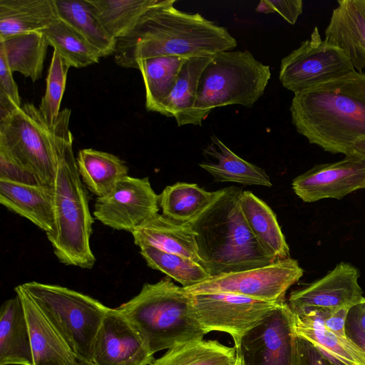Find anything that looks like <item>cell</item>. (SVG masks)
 <instances>
[{
  "label": "cell",
  "instance_id": "ac0fdd59",
  "mask_svg": "<svg viewBox=\"0 0 365 365\" xmlns=\"http://www.w3.org/2000/svg\"><path fill=\"white\" fill-rule=\"evenodd\" d=\"M15 292L21 299L28 324L34 365H81L63 339L21 284Z\"/></svg>",
  "mask_w": 365,
  "mask_h": 365
},
{
  "label": "cell",
  "instance_id": "8992f818",
  "mask_svg": "<svg viewBox=\"0 0 365 365\" xmlns=\"http://www.w3.org/2000/svg\"><path fill=\"white\" fill-rule=\"evenodd\" d=\"M270 78L269 66L249 51L215 53L200 76L190 125L201 126L219 107L252 106L263 95Z\"/></svg>",
  "mask_w": 365,
  "mask_h": 365
},
{
  "label": "cell",
  "instance_id": "5bb4252c",
  "mask_svg": "<svg viewBox=\"0 0 365 365\" xmlns=\"http://www.w3.org/2000/svg\"><path fill=\"white\" fill-rule=\"evenodd\" d=\"M292 186L305 202L341 199L365 188V156L353 153L339 161L316 165L295 178Z\"/></svg>",
  "mask_w": 365,
  "mask_h": 365
},
{
  "label": "cell",
  "instance_id": "83f0119b",
  "mask_svg": "<svg viewBox=\"0 0 365 365\" xmlns=\"http://www.w3.org/2000/svg\"><path fill=\"white\" fill-rule=\"evenodd\" d=\"M55 6L58 17L80 33L103 57L114 53L116 39L108 33L89 0H55Z\"/></svg>",
  "mask_w": 365,
  "mask_h": 365
},
{
  "label": "cell",
  "instance_id": "d6a6232c",
  "mask_svg": "<svg viewBox=\"0 0 365 365\" xmlns=\"http://www.w3.org/2000/svg\"><path fill=\"white\" fill-rule=\"evenodd\" d=\"M41 32L48 45L70 67L83 68L103 57L80 33L58 17Z\"/></svg>",
  "mask_w": 365,
  "mask_h": 365
},
{
  "label": "cell",
  "instance_id": "f35d334b",
  "mask_svg": "<svg viewBox=\"0 0 365 365\" xmlns=\"http://www.w3.org/2000/svg\"><path fill=\"white\" fill-rule=\"evenodd\" d=\"M4 52L0 49V93L19 107L21 106L18 86Z\"/></svg>",
  "mask_w": 365,
  "mask_h": 365
},
{
  "label": "cell",
  "instance_id": "e575fe53",
  "mask_svg": "<svg viewBox=\"0 0 365 365\" xmlns=\"http://www.w3.org/2000/svg\"><path fill=\"white\" fill-rule=\"evenodd\" d=\"M140 248V255L150 267L165 273L183 287L194 286L211 277L201 264L189 258L150 245Z\"/></svg>",
  "mask_w": 365,
  "mask_h": 365
},
{
  "label": "cell",
  "instance_id": "d6986e66",
  "mask_svg": "<svg viewBox=\"0 0 365 365\" xmlns=\"http://www.w3.org/2000/svg\"><path fill=\"white\" fill-rule=\"evenodd\" d=\"M293 318L296 335L312 343L336 365H365V350L348 336L329 330L319 309L293 312Z\"/></svg>",
  "mask_w": 365,
  "mask_h": 365
},
{
  "label": "cell",
  "instance_id": "ffe728a7",
  "mask_svg": "<svg viewBox=\"0 0 365 365\" xmlns=\"http://www.w3.org/2000/svg\"><path fill=\"white\" fill-rule=\"evenodd\" d=\"M131 233L135 244L139 247L150 245L201 264L196 234L191 222L176 221L158 213Z\"/></svg>",
  "mask_w": 365,
  "mask_h": 365
},
{
  "label": "cell",
  "instance_id": "e0dca14e",
  "mask_svg": "<svg viewBox=\"0 0 365 365\" xmlns=\"http://www.w3.org/2000/svg\"><path fill=\"white\" fill-rule=\"evenodd\" d=\"M324 40L338 46L354 69L365 73V0H339L324 31Z\"/></svg>",
  "mask_w": 365,
  "mask_h": 365
},
{
  "label": "cell",
  "instance_id": "7402d4cb",
  "mask_svg": "<svg viewBox=\"0 0 365 365\" xmlns=\"http://www.w3.org/2000/svg\"><path fill=\"white\" fill-rule=\"evenodd\" d=\"M0 365H34L26 317L17 293L1 307Z\"/></svg>",
  "mask_w": 365,
  "mask_h": 365
},
{
  "label": "cell",
  "instance_id": "7bdbcfd3",
  "mask_svg": "<svg viewBox=\"0 0 365 365\" xmlns=\"http://www.w3.org/2000/svg\"><path fill=\"white\" fill-rule=\"evenodd\" d=\"M346 335L365 350V332L346 324Z\"/></svg>",
  "mask_w": 365,
  "mask_h": 365
},
{
  "label": "cell",
  "instance_id": "ba28073f",
  "mask_svg": "<svg viewBox=\"0 0 365 365\" xmlns=\"http://www.w3.org/2000/svg\"><path fill=\"white\" fill-rule=\"evenodd\" d=\"M0 150L34 174L41 185L53 183L57 160L53 132L34 104L24 103L0 116Z\"/></svg>",
  "mask_w": 365,
  "mask_h": 365
},
{
  "label": "cell",
  "instance_id": "f1b7e54d",
  "mask_svg": "<svg viewBox=\"0 0 365 365\" xmlns=\"http://www.w3.org/2000/svg\"><path fill=\"white\" fill-rule=\"evenodd\" d=\"M222 189L207 191L197 184L177 182L164 188L159 195L163 215L172 220L192 222L220 195Z\"/></svg>",
  "mask_w": 365,
  "mask_h": 365
},
{
  "label": "cell",
  "instance_id": "f6af8a7d",
  "mask_svg": "<svg viewBox=\"0 0 365 365\" xmlns=\"http://www.w3.org/2000/svg\"><path fill=\"white\" fill-rule=\"evenodd\" d=\"M237 363L235 365H243L241 358L237 354Z\"/></svg>",
  "mask_w": 365,
  "mask_h": 365
},
{
  "label": "cell",
  "instance_id": "30bf717a",
  "mask_svg": "<svg viewBox=\"0 0 365 365\" xmlns=\"http://www.w3.org/2000/svg\"><path fill=\"white\" fill-rule=\"evenodd\" d=\"M303 274L298 262L290 257L261 267L212 277L184 288L190 294L228 292L281 304L285 302L287 291Z\"/></svg>",
  "mask_w": 365,
  "mask_h": 365
},
{
  "label": "cell",
  "instance_id": "ab89813d",
  "mask_svg": "<svg viewBox=\"0 0 365 365\" xmlns=\"http://www.w3.org/2000/svg\"><path fill=\"white\" fill-rule=\"evenodd\" d=\"M270 13H278L289 24L294 25L302 14V0H267Z\"/></svg>",
  "mask_w": 365,
  "mask_h": 365
},
{
  "label": "cell",
  "instance_id": "52a82bcc",
  "mask_svg": "<svg viewBox=\"0 0 365 365\" xmlns=\"http://www.w3.org/2000/svg\"><path fill=\"white\" fill-rule=\"evenodd\" d=\"M21 286L77 359L93 363L95 340L109 307L90 296L59 285L29 282Z\"/></svg>",
  "mask_w": 365,
  "mask_h": 365
},
{
  "label": "cell",
  "instance_id": "2e32d148",
  "mask_svg": "<svg viewBox=\"0 0 365 365\" xmlns=\"http://www.w3.org/2000/svg\"><path fill=\"white\" fill-rule=\"evenodd\" d=\"M155 359L140 334L116 309L107 312L93 348L96 365H150Z\"/></svg>",
  "mask_w": 365,
  "mask_h": 365
},
{
  "label": "cell",
  "instance_id": "9c48e42d",
  "mask_svg": "<svg viewBox=\"0 0 365 365\" xmlns=\"http://www.w3.org/2000/svg\"><path fill=\"white\" fill-rule=\"evenodd\" d=\"M354 71L345 53L322 39L316 26L309 39L282 58L279 79L294 94Z\"/></svg>",
  "mask_w": 365,
  "mask_h": 365
},
{
  "label": "cell",
  "instance_id": "ee69618b",
  "mask_svg": "<svg viewBox=\"0 0 365 365\" xmlns=\"http://www.w3.org/2000/svg\"><path fill=\"white\" fill-rule=\"evenodd\" d=\"M353 152L365 156V138L357 140L353 145Z\"/></svg>",
  "mask_w": 365,
  "mask_h": 365
},
{
  "label": "cell",
  "instance_id": "7a4b0ae2",
  "mask_svg": "<svg viewBox=\"0 0 365 365\" xmlns=\"http://www.w3.org/2000/svg\"><path fill=\"white\" fill-rule=\"evenodd\" d=\"M292 122L309 143L344 155L365 138V73L346 76L294 94Z\"/></svg>",
  "mask_w": 365,
  "mask_h": 365
},
{
  "label": "cell",
  "instance_id": "8d00e7d4",
  "mask_svg": "<svg viewBox=\"0 0 365 365\" xmlns=\"http://www.w3.org/2000/svg\"><path fill=\"white\" fill-rule=\"evenodd\" d=\"M0 180L31 185H41L34 174L1 150H0Z\"/></svg>",
  "mask_w": 365,
  "mask_h": 365
},
{
  "label": "cell",
  "instance_id": "60d3db41",
  "mask_svg": "<svg viewBox=\"0 0 365 365\" xmlns=\"http://www.w3.org/2000/svg\"><path fill=\"white\" fill-rule=\"evenodd\" d=\"M325 327L332 332L343 337H347L346 323L349 309H319Z\"/></svg>",
  "mask_w": 365,
  "mask_h": 365
},
{
  "label": "cell",
  "instance_id": "4fadbf2b",
  "mask_svg": "<svg viewBox=\"0 0 365 365\" xmlns=\"http://www.w3.org/2000/svg\"><path fill=\"white\" fill-rule=\"evenodd\" d=\"M159 195L148 178L126 176L108 194L98 197L94 217L112 229L132 232L158 214Z\"/></svg>",
  "mask_w": 365,
  "mask_h": 365
},
{
  "label": "cell",
  "instance_id": "44dd1931",
  "mask_svg": "<svg viewBox=\"0 0 365 365\" xmlns=\"http://www.w3.org/2000/svg\"><path fill=\"white\" fill-rule=\"evenodd\" d=\"M0 203L46 232L54 230L51 186L0 180Z\"/></svg>",
  "mask_w": 365,
  "mask_h": 365
},
{
  "label": "cell",
  "instance_id": "f546056e",
  "mask_svg": "<svg viewBox=\"0 0 365 365\" xmlns=\"http://www.w3.org/2000/svg\"><path fill=\"white\" fill-rule=\"evenodd\" d=\"M48 46L41 31L20 34L0 40V49L11 71L19 72L33 82L42 76Z\"/></svg>",
  "mask_w": 365,
  "mask_h": 365
},
{
  "label": "cell",
  "instance_id": "603a6c76",
  "mask_svg": "<svg viewBox=\"0 0 365 365\" xmlns=\"http://www.w3.org/2000/svg\"><path fill=\"white\" fill-rule=\"evenodd\" d=\"M205 160L199 165L217 182L272 187L270 178L261 168L250 163L225 145L217 136L203 150Z\"/></svg>",
  "mask_w": 365,
  "mask_h": 365
},
{
  "label": "cell",
  "instance_id": "d590c367",
  "mask_svg": "<svg viewBox=\"0 0 365 365\" xmlns=\"http://www.w3.org/2000/svg\"><path fill=\"white\" fill-rule=\"evenodd\" d=\"M70 66L53 50L46 78V89L38 110L48 128H52L60 113L68 71Z\"/></svg>",
  "mask_w": 365,
  "mask_h": 365
},
{
  "label": "cell",
  "instance_id": "cb8c5ba5",
  "mask_svg": "<svg viewBox=\"0 0 365 365\" xmlns=\"http://www.w3.org/2000/svg\"><path fill=\"white\" fill-rule=\"evenodd\" d=\"M240 205L251 232L274 260L290 258L289 247L272 210L250 191H242Z\"/></svg>",
  "mask_w": 365,
  "mask_h": 365
},
{
  "label": "cell",
  "instance_id": "277c9868",
  "mask_svg": "<svg viewBox=\"0 0 365 365\" xmlns=\"http://www.w3.org/2000/svg\"><path fill=\"white\" fill-rule=\"evenodd\" d=\"M242 190L220 195L192 223L201 265L211 277L245 271L274 261L251 232L240 205Z\"/></svg>",
  "mask_w": 365,
  "mask_h": 365
},
{
  "label": "cell",
  "instance_id": "b9f144b4",
  "mask_svg": "<svg viewBox=\"0 0 365 365\" xmlns=\"http://www.w3.org/2000/svg\"><path fill=\"white\" fill-rule=\"evenodd\" d=\"M346 324L365 332V297L349 310Z\"/></svg>",
  "mask_w": 365,
  "mask_h": 365
},
{
  "label": "cell",
  "instance_id": "bcb514c9",
  "mask_svg": "<svg viewBox=\"0 0 365 365\" xmlns=\"http://www.w3.org/2000/svg\"><path fill=\"white\" fill-rule=\"evenodd\" d=\"M81 365H96L94 363H90V362H84L82 361H79Z\"/></svg>",
  "mask_w": 365,
  "mask_h": 365
},
{
  "label": "cell",
  "instance_id": "6da1fadb",
  "mask_svg": "<svg viewBox=\"0 0 365 365\" xmlns=\"http://www.w3.org/2000/svg\"><path fill=\"white\" fill-rule=\"evenodd\" d=\"M175 3L162 0L129 33L116 40L113 55L117 65L136 68L140 61L150 58L212 56L237 46V40L225 27L198 13L180 11Z\"/></svg>",
  "mask_w": 365,
  "mask_h": 365
},
{
  "label": "cell",
  "instance_id": "9a60e30c",
  "mask_svg": "<svg viewBox=\"0 0 365 365\" xmlns=\"http://www.w3.org/2000/svg\"><path fill=\"white\" fill-rule=\"evenodd\" d=\"M359 270L341 262L324 277L293 290L288 305L294 313L310 309H350L364 298Z\"/></svg>",
  "mask_w": 365,
  "mask_h": 365
},
{
  "label": "cell",
  "instance_id": "836d02e7",
  "mask_svg": "<svg viewBox=\"0 0 365 365\" xmlns=\"http://www.w3.org/2000/svg\"><path fill=\"white\" fill-rule=\"evenodd\" d=\"M108 33L115 39L125 36L140 18L162 0H89Z\"/></svg>",
  "mask_w": 365,
  "mask_h": 365
},
{
  "label": "cell",
  "instance_id": "74e56055",
  "mask_svg": "<svg viewBox=\"0 0 365 365\" xmlns=\"http://www.w3.org/2000/svg\"><path fill=\"white\" fill-rule=\"evenodd\" d=\"M295 365H336L307 340L296 336Z\"/></svg>",
  "mask_w": 365,
  "mask_h": 365
},
{
  "label": "cell",
  "instance_id": "8fae6325",
  "mask_svg": "<svg viewBox=\"0 0 365 365\" xmlns=\"http://www.w3.org/2000/svg\"><path fill=\"white\" fill-rule=\"evenodd\" d=\"M192 296L196 319L205 334L212 331L227 333L235 347L247 331L279 304L228 292Z\"/></svg>",
  "mask_w": 365,
  "mask_h": 365
},
{
  "label": "cell",
  "instance_id": "1f68e13d",
  "mask_svg": "<svg viewBox=\"0 0 365 365\" xmlns=\"http://www.w3.org/2000/svg\"><path fill=\"white\" fill-rule=\"evenodd\" d=\"M237 361L235 347L202 339L174 346L150 365H235Z\"/></svg>",
  "mask_w": 365,
  "mask_h": 365
},
{
  "label": "cell",
  "instance_id": "484cf974",
  "mask_svg": "<svg viewBox=\"0 0 365 365\" xmlns=\"http://www.w3.org/2000/svg\"><path fill=\"white\" fill-rule=\"evenodd\" d=\"M76 163L83 184L97 197L109 193L128 175L125 161L112 153L93 148L79 150Z\"/></svg>",
  "mask_w": 365,
  "mask_h": 365
},
{
  "label": "cell",
  "instance_id": "7c38bea8",
  "mask_svg": "<svg viewBox=\"0 0 365 365\" xmlns=\"http://www.w3.org/2000/svg\"><path fill=\"white\" fill-rule=\"evenodd\" d=\"M293 322V312L283 302L247 331L235 347L243 365H295Z\"/></svg>",
  "mask_w": 365,
  "mask_h": 365
},
{
  "label": "cell",
  "instance_id": "4dcf8cb0",
  "mask_svg": "<svg viewBox=\"0 0 365 365\" xmlns=\"http://www.w3.org/2000/svg\"><path fill=\"white\" fill-rule=\"evenodd\" d=\"M188 58L176 56L150 58L140 61L136 68L142 75L145 89V107L157 112L173 91L182 66Z\"/></svg>",
  "mask_w": 365,
  "mask_h": 365
},
{
  "label": "cell",
  "instance_id": "d4e9b609",
  "mask_svg": "<svg viewBox=\"0 0 365 365\" xmlns=\"http://www.w3.org/2000/svg\"><path fill=\"white\" fill-rule=\"evenodd\" d=\"M57 18L55 0H0V40L41 31Z\"/></svg>",
  "mask_w": 365,
  "mask_h": 365
},
{
  "label": "cell",
  "instance_id": "3957f363",
  "mask_svg": "<svg viewBox=\"0 0 365 365\" xmlns=\"http://www.w3.org/2000/svg\"><path fill=\"white\" fill-rule=\"evenodd\" d=\"M71 112L68 108L61 110L52 128L57 160L51 185L55 225L53 231L46 236L61 263L91 269L96 262L90 245L93 219L88 206V193L73 152Z\"/></svg>",
  "mask_w": 365,
  "mask_h": 365
},
{
  "label": "cell",
  "instance_id": "4316f807",
  "mask_svg": "<svg viewBox=\"0 0 365 365\" xmlns=\"http://www.w3.org/2000/svg\"><path fill=\"white\" fill-rule=\"evenodd\" d=\"M212 56H196L185 61L173 91L160 104L157 113L175 118L178 126L190 125L200 78Z\"/></svg>",
  "mask_w": 365,
  "mask_h": 365
},
{
  "label": "cell",
  "instance_id": "5b68a950",
  "mask_svg": "<svg viewBox=\"0 0 365 365\" xmlns=\"http://www.w3.org/2000/svg\"><path fill=\"white\" fill-rule=\"evenodd\" d=\"M116 309L152 354L205 335L195 317L192 294L170 277L144 284L136 296Z\"/></svg>",
  "mask_w": 365,
  "mask_h": 365
}]
</instances>
